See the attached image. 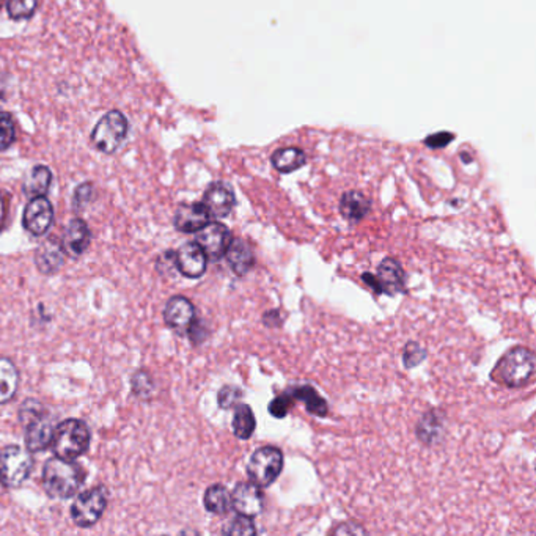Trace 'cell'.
Instances as JSON below:
<instances>
[{
    "label": "cell",
    "mask_w": 536,
    "mask_h": 536,
    "mask_svg": "<svg viewBox=\"0 0 536 536\" xmlns=\"http://www.w3.org/2000/svg\"><path fill=\"white\" fill-rule=\"evenodd\" d=\"M42 487L52 499H71L78 494L85 481V471L68 459H48L42 466Z\"/></svg>",
    "instance_id": "6da1fadb"
},
{
    "label": "cell",
    "mask_w": 536,
    "mask_h": 536,
    "mask_svg": "<svg viewBox=\"0 0 536 536\" xmlns=\"http://www.w3.org/2000/svg\"><path fill=\"white\" fill-rule=\"evenodd\" d=\"M535 374V353L525 346H516L502 356L491 379L507 387L527 386Z\"/></svg>",
    "instance_id": "7a4b0ae2"
},
{
    "label": "cell",
    "mask_w": 536,
    "mask_h": 536,
    "mask_svg": "<svg viewBox=\"0 0 536 536\" xmlns=\"http://www.w3.org/2000/svg\"><path fill=\"white\" fill-rule=\"evenodd\" d=\"M90 442L92 433L87 424L78 418H68L54 428L50 448L58 458L74 461L87 453Z\"/></svg>",
    "instance_id": "3957f363"
},
{
    "label": "cell",
    "mask_w": 536,
    "mask_h": 536,
    "mask_svg": "<svg viewBox=\"0 0 536 536\" xmlns=\"http://www.w3.org/2000/svg\"><path fill=\"white\" fill-rule=\"evenodd\" d=\"M35 459L27 448L8 445L0 450V485L7 489L21 487L30 479Z\"/></svg>",
    "instance_id": "277c9868"
},
{
    "label": "cell",
    "mask_w": 536,
    "mask_h": 536,
    "mask_svg": "<svg viewBox=\"0 0 536 536\" xmlns=\"http://www.w3.org/2000/svg\"><path fill=\"white\" fill-rule=\"evenodd\" d=\"M127 131L129 123L126 117L120 111H111L96 123L90 141L101 153L112 155L126 139Z\"/></svg>",
    "instance_id": "5b68a950"
},
{
    "label": "cell",
    "mask_w": 536,
    "mask_h": 536,
    "mask_svg": "<svg viewBox=\"0 0 536 536\" xmlns=\"http://www.w3.org/2000/svg\"><path fill=\"white\" fill-rule=\"evenodd\" d=\"M283 471V453L280 448L266 445L252 453L249 459L248 475L257 486L268 487L275 483Z\"/></svg>",
    "instance_id": "8992f818"
},
{
    "label": "cell",
    "mask_w": 536,
    "mask_h": 536,
    "mask_svg": "<svg viewBox=\"0 0 536 536\" xmlns=\"http://www.w3.org/2000/svg\"><path fill=\"white\" fill-rule=\"evenodd\" d=\"M109 494L104 486H96L76 497L71 505V519L79 529H90L104 515Z\"/></svg>",
    "instance_id": "52a82bcc"
},
{
    "label": "cell",
    "mask_w": 536,
    "mask_h": 536,
    "mask_svg": "<svg viewBox=\"0 0 536 536\" xmlns=\"http://www.w3.org/2000/svg\"><path fill=\"white\" fill-rule=\"evenodd\" d=\"M54 224V208L46 197L30 198L24 214H22V226L28 234L35 238H42L48 234Z\"/></svg>",
    "instance_id": "ba28073f"
},
{
    "label": "cell",
    "mask_w": 536,
    "mask_h": 536,
    "mask_svg": "<svg viewBox=\"0 0 536 536\" xmlns=\"http://www.w3.org/2000/svg\"><path fill=\"white\" fill-rule=\"evenodd\" d=\"M234 240L232 232L228 226L220 222H210L197 232V242L203 249L208 260L219 262L222 257H226V249Z\"/></svg>",
    "instance_id": "9c48e42d"
},
{
    "label": "cell",
    "mask_w": 536,
    "mask_h": 536,
    "mask_svg": "<svg viewBox=\"0 0 536 536\" xmlns=\"http://www.w3.org/2000/svg\"><path fill=\"white\" fill-rule=\"evenodd\" d=\"M232 509L238 515L255 516L262 515L264 509V494L262 487L257 486L252 481H241L232 493Z\"/></svg>",
    "instance_id": "30bf717a"
},
{
    "label": "cell",
    "mask_w": 536,
    "mask_h": 536,
    "mask_svg": "<svg viewBox=\"0 0 536 536\" xmlns=\"http://www.w3.org/2000/svg\"><path fill=\"white\" fill-rule=\"evenodd\" d=\"M195 319H197L195 307L188 297H170L165 303L164 321L172 331L178 332V333H188Z\"/></svg>",
    "instance_id": "8fae6325"
},
{
    "label": "cell",
    "mask_w": 536,
    "mask_h": 536,
    "mask_svg": "<svg viewBox=\"0 0 536 536\" xmlns=\"http://www.w3.org/2000/svg\"><path fill=\"white\" fill-rule=\"evenodd\" d=\"M177 271L186 279H200L208 268V257L203 249L198 246L197 241L186 242L175 252Z\"/></svg>",
    "instance_id": "7c38bea8"
},
{
    "label": "cell",
    "mask_w": 536,
    "mask_h": 536,
    "mask_svg": "<svg viewBox=\"0 0 536 536\" xmlns=\"http://www.w3.org/2000/svg\"><path fill=\"white\" fill-rule=\"evenodd\" d=\"M202 203L211 214V218L224 219L234 211L236 198H234V192L230 184L216 181V183L210 184V188L206 189Z\"/></svg>",
    "instance_id": "4fadbf2b"
},
{
    "label": "cell",
    "mask_w": 536,
    "mask_h": 536,
    "mask_svg": "<svg viewBox=\"0 0 536 536\" xmlns=\"http://www.w3.org/2000/svg\"><path fill=\"white\" fill-rule=\"evenodd\" d=\"M26 426V448L30 453L44 452L50 448L52 434H54V426L50 420L48 410L42 412L35 418H32Z\"/></svg>",
    "instance_id": "5bb4252c"
},
{
    "label": "cell",
    "mask_w": 536,
    "mask_h": 536,
    "mask_svg": "<svg viewBox=\"0 0 536 536\" xmlns=\"http://www.w3.org/2000/svg\"><path fill=\"white\" fill-rule=\"evenodd\" d=\"M211 222V214L203 203H183L177 208L173 224L181 234H197Z\"/></svg>",
    "instance_id": "9a60e30c"
},
{
    "label": "cell",
    "mask_w": 536,
    "mask_h": 536,
    "mask_svg": "<svg viewBox=\"0 0 536 536\" xmlns=\"http://www.w3.org/2000/svg\"><path fill=\"white\" fill-rule=\"evenodd\" d=\"M65 254L71 258H79L88 250L92 244V232L82 219H73L66 226L62 238Z\"/></svg>",
    "instance_id": "2e32d148"
},
{
    "label": "cell",
    "mask_w": 536,
    "mask_h": 536,
    "mask_svg": "<svg viewBox=\"0 0 536 536\" xmlns=\"http://www.w3.org/2000/svg\"><path fill=\"white\" fill-rule=\"evenodd\" d=\"M65 257L66 254H65L60 241L56 238L44 241L35 252L36 269L42 274H56L64 266Z\"/></svg>",
    "instance_id": "e0dca14e"
},
{
    "label": "cell",
    "mask_w": 536,
    "mask_h": 536,
    "mask_svg": "<svg viewBox=\"0 0 536 536\" xmlns=\"http://www.w3.org/2000/svg\"><path fill=\"white\" fill-rule=\"evenodd\" d=\"M376 277L381 285L382 293L388 296H396L402 293L406 285V272L402 264L394 258H384L381 264L378 266Z\"/></svg>",
    "instance_id": "ac0fdd59"
},
{
    "label": "cell",
    "mask_w": 536,
    "mask_h": 536,
    "mask_svg": "<svg viewBox=\"0 0 536 536\" xmlns=\"http://www.w3.org/2000/svg\"><path fill=\"white\" fill-rule=\"evenodd\" d=\"M226 263L238 277H244L255 266V254L248 242L234 238L226 252Z\"/></svg>",
    "instance_id": "d6986e66"
},
{
    "label": "cell",
    "mask_w": 536,
    "mask_h": 536,
    "mask_svg": "<svg viewBox=\"0 0 536 536\" xmlns=\"http://www.w3.org/2000/svg\"><path fill=\"white\" fill-rule=\"evenodd\" d=\"M370 210H371V200L360 191L346 192L340 200V212L343 219L353 224L365 219Z\"/></svg>",
    "instance_id": "ffe728a7"
},
{
    "label": "cell",
    "mask_w": 536,
    "mask_h": 536,
    "mask_svg": "<svg viewBox=\"0 0 536 536\" xmlns=\"http://www.w3.org/2000/svg\"><path fill=\"white\" fill-rule=\"evenodd\" d=\"M19 381V370L14 365L13 360L0 357V406L13 400L18 394Z\"/></svg>",
    "instance_id": "44dd1931"
},
{
    "label": "cell",
    "mask_w": 536,
    "mask_h": 536,
    "mask_svg": "<svg viewBox=\"0 0 536 536\" xmlns=\"http://www.w3.org/2000/svg\"><path fill=\"white\" fill-rule=\"evenodd\" d=\"M417 438L425 445H434L444 434V416L439 410H428L417 425Z\"/></svg>",
    "instance_id": "7402d4cb"
},
{
    "label": "cell",
    "mask_w": 536,
    "mask_h": 536,
    "mask_svg": "<svg viewBox=\"0 0 536 536\" xmlns=\"http://www.w3.org/2000/svg\"><path fill=\"white\" fill-rule=\"evenodd\" d=\"M288 394L295 398V402H302L305 410L311 416L325 417L329 414V404L311 386L289 388Z\"/></svg>",
    "instance_id": "603a6c76"
},
{
    "label": "cell",
    "mask_w": 536,
    "mask_h": 536,
    "mask_svg": "<svg viewBox=\"0 0 536 536\" xmlns=\"http://www.w3.org/2000/svg\"><path fill=\"white\" fill-rule=\"evenodd\" d=\"M52 184V172L46 165H35L24 180V194L27 197H46Z\"/></svg>",
    "instance_id": "cb8c5ba5"
},
{
    "label": "cell",
    "mask_w": 536,
    "mask_h": 536,
    "mask_svg": "<svg viewBox=\"0 0 536 536\" xmlns=\"http://www.w3.org/2000/svg\"><path fill=\"white\" fill-rule=\"evenodd\" d=\"M307 163V156L303 149L296 147H285V149H275L271 156V164L274 165L275 170L280 173H291L301 169Z\"/></svg>",
    "instance_id": "d4e9b609"
},
{
    "label": "cell",
    "mask_w": 536,
    "mask_h": 536,
    "mask_svg": "<svg viewBox=\"0 0 536 536\" xmlns=\"http://www.w3.org/2000/svg\"><path fill=\"white\" fill-rule=\"evenodd\" d=\"M255 428H257V420H255L254 410L249 404L238 402L232 420L234 436L241 440H248L254 436Z\"/></svg>",
    "instance_id": "484cf974"
},
{
    "label": "cell",
    "mask_w": 536,
    "mask_h": 536,
    "mask_svg": "<svg viewBox=\"0 0 536 536\" xmlns=\"http://www.w3.org/2000/svg\"><path fill=\"white\" fill-rule=\"evenodd\" d=\"M203 505L211 515H226L232 509V493L224 485H212L205 491Z\"/></svg>",
    "instance_id": "4316f807"
},
{
    "label": "cell",
    "mask_w": 536,
    "mask_h": 536,
    "mask_svg": "<svg viewBox=\"0 0 536 536\" xmlns=\"http://www.w3.org/2000/svg\"><path fill=\"white\" fill-rule=\"evenodd\" d=\"M38 8V0H8V16L14 21H22L32 18Z\"/></svg>",
    "instance_id": "83f0119b"
},
{
    "label": "cell",
    "mask_w": 536,
    "mask_h": 536,
    "mask_svg": "<svg viewBox=\"0 0 536 536\" xmlns=\"http://www.w3.org/2000/svg\"><path fill=\"white\" fill-rule=\"evenodd\" d=\"M222 533L224 535H257L258 533V530L255 527L254 521H252V517H249V516L238 515L234 519H232L230 523L226 524V527H224L222 530Z\"/></svg>",
    "instance_id": "f1b7e54d"
},
{
    "label": "cell",
    "mask_w": 536,
    "mask_h": 536,
    "mask_svg": "<svg viewBox=\"0 0 536 536\" xmlns=\"http://www.w3.org/2000/svg\"><path fill=\"white\" fill-rule=\"evenodd\" d=\"M16 141V125L13 115L10 112H0V151L10 149Z\"/></svg>",
    "instance_id": "f546056e"
},
{
    "label": "cell",
    "mask_w": 536,
    "mask_h": 536,
    "mask_svg": "<svg viewBox=\"0 0 536 536\" xmlns=\"http://www.w3.org/2000/svg\"><path fill=\"white\" fill-rule=\"evenodd\" d=\"M131 382H133V392L135 396H139L142 400H149V396L153 395L155 382L147 371H143V370L135 371Z\"/></svg>",
    "instance_id": "4dcf8cb0"
},
{
    "label": "cell",
    "mask_w": 536,
    "mask_h": 536,
    "mask_svg": "<svg viewBox=\"0 0 536 536\" xmlns=\"http://www.w3.org/2000/svg\"><path fill=\"white\" fill-rule=\"evenodd\" d=\"M293 404H295V398L289 395L288 390H287L285 394L277 396L272 402H269V414L275 417V418H285V417L288 416Z\"/></svg>",
    "instance_id": "1f68e13d"
},
{
    "label": "cell",
    "mask_w": 536,
    "mask_h": 536,
    "mask_svg": "<svg viewBox=\"0 0 536 536\" xmlns=\"http://www.w3.org/2000/svg\"><path fill=\"white\" fill-rule=\"evenodd\" d=\"M426 357V351L425 348L416 343V341H410L404 348L402 351V362H404V367L406 368H416L417 365H420Z\"/></svg>",
    "instance_id": "d6a6232c"
},
{
    "label": "cell",
    "mask_w": 536,
    "mask_h": 536,
    "mask_svg": "<svg viewBox=\"0 0 536 536\" xmlns=\"http://www.w3.org/2000/svg\"><path fill=\"white\" fill-rule=\"evenodd\" d=\"M242 398V390L236 386H224L218 394V404L222 410H234Z\"/></svg>",
    "instance_id": "836d02e7"
},
{
    "label": "cell",
    "mask_w": 536,
    "mask_h": 536,
    "mask_svg": "<svg viewBox=\"0 0 536 536\" xmlns=\"http://www.w3.org/2000/svg\"><path fill=\"white\" fill-rule=\"evenodd\" d=\"M92 197L93 184L84 183L80 184L78 189L74 191V198H73V202H74V206H76V208H84L87 203H90Z\"/></svg>",
    "instance_id": "e575fe53"
},
{
    "label": "cell",
    "mask_w": 536,
    "mask_h": 536,
    "mask_svg": "<svg viewBox=\"0 0 536 536\" xmlns=\"http://www.w3.org/2000/svg\"><path fill=\"white\" fill-rule=\"evenodd\" d=\"M332 535H367V530L359 524L345 523L331 530Z\"/></svg>",
    "instance_id": "d590c367"
},
{
    "label": "cell",
    "mask_w": 536,
    "mask_h": 536,
    "mask_svg": "<svg viewBox=\"0 0 536 536\" xmlns=\"http://www.w3.org/2000/svg\"><path fill=\"white\" fill-rule=\"evenodd\" d=\"M453 139V134L450 133H438V134L430 135L426 137L425 143L430 147V149H444L447 143H450Z\"/></svg>",
    "instance_id": "8d00e7d4"
},
{
    "label": "cell",
    "mask_w": 536,
    "mask_h": 536,
    "mask_svg": "<svg viewBox=\"0 0 536 536\" xmlns=\"http://www.w3.org/2000/svg\"><path fill=\"white\" fill-rule=\"evenodd\" d=\"M189 333V337H191L192 341H194V345H200L203 340H206L208 337V329H205V325L202 321H194V325H191V329L188 331Z\"/></svg>",
    "instance_id": "74e56055"
},
{
    "label": "cell",
    "mask_w": 536,
    "mask_h": 536,
    "mask_svg": "<svg viewBox=\"0 0 536 536\" xmlns=\"http://www.w3.org/2000/svg\"><path fill=\"white\" fill-rule=\"evenodd\" d=\"M263 321H264V325H268V327H279V325H282V317H280L279 310H269L264 313Z\"/></svg>",
    "instance_id": "f35d334b"
},
{
    "label": "cell",
    "mask_w": 536,
    "mask_h": 536,
    "mask_svg": "<svg viewBox=\"0 0 536 536\" xmlns=\"http://www.w3.org/2000/svg\"><path fill=\"white\" fill-rule=\"evenodd\" d=\"M362 280L367 283L370 289L373 291L374 295H382L381 285H379V280H378V277L376 274H364L362 275Z\"/></svg>",
    "instance_id": "ab89813d"
},
{
    "label": "cell",
    "mask_w": 536,
    "mask_h": 536,
    "mask_svg": "<svg viewBox=\"0 0 536 536\" xmlns=\"http://www.w3.org/2000/svg\"><path fill=\"white\" fill-rule=\"evenodd\" d=\"M5 218H7V210H5V202H4L2 194H0V232L4 228V224H5Z\"/></svg>",
    "instance_id": "60d3db41"
},
{
    "label": "cell",
    "mask_w": 536,
    "mask_h": 536,
    "mask_svg": "<svg viewBox=\"0 0 536 536\" xmlns=\"http://www.w3.org/2000/svg\"><path fill=\"white\" fill-rule=\"evenodd\" d=\"M8 0H0V8L4 7V5H7Z\"/></svg>",
    "instance_id": "b9f144b4"
}]
</instances>
